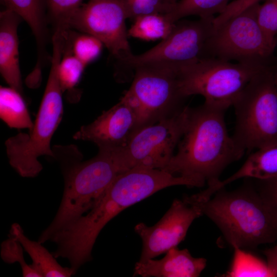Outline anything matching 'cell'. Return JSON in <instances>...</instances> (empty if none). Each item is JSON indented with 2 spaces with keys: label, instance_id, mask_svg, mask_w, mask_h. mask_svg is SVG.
I'll return each instance as SVG.
<instances>
[{
  "label": "cell",
  "instance_id": "cell-3",
  "mask_svg": "<svg viewBox=\"0 0 277 277\" xmlns=\"http://www.w3.org/2000/svg\"><path fill=\"white\" fill-rule=\"evenodd\" d=\"M120 149H98L95 156L85 161H82L83 155L76 146L64 154L59 163L64 182L62 200L38 242H50L61 229L87 212L115 177L125 171Z\"/></svg>",
  "mask_w": 277,
  "mask_h": 277
},
{
  "label": "cell",
  "instance_id": "cell-34",
  "mask_svg": "<svg viewBox=\"0 0 277 277\" xmlns=\"http://www.w3.org/2000/svg\"><path fill=\"white\" fill-rule=\"evenodd\" d=\"M167 1L168 2V3L170 4L171 6L174 7V6L175 5V4H176V3L177 2V0H167Z\"/></svg>",
  "mask_w": 277,
  "mask_h": 277
},
{
  "label": "cell",
  "instance_id": "cell-19",
  "mask_svg": "<svg viewBox=\"0 0 277 277\" xmlns=\"http://www.w3.org/2000/svg\"><path fill=\"white\" fill-rule=\"evenodd\" d=\"M8 235L14 237L21 244L24 251L30 256L32 264L42 277H70L74 275L70 267L61 266L43 244L29 239L19 224H12Z\"/></svg>",
  "mask_w": 277,
  "mask_h": 277
},
{
  "label": "cell",
  "instance_id": "cell-10",
  "mask_svg": "<svg viewBox=\"0 0 277 277\" xmlns=\"http://www.w3.org/2000/svg\"><path fill=\"white\" fill-rule=\"evenodd\" d=\"M214 18L177 21L167 36L153 48L142 54H132L117 62L116 75L123 69L132 72L143 65L180 67L206 58L207 43L214 28Z\"/></svg>",
  "mask_w": 277,
  "mask_h": 277
},
{
  "label": "cell",
  "instance_id": "cell-4",
  "mask_svg": "<svg viewBox=\"0 0 277 277\" xmlns=\"http://www.w3.org/2000/svg\"><path fill=\"white\" fill-rule=\"evenodd\" d=\"M186 202L197 205L234 249L277 242V221L251 181L231 191L223 187L205 201Z\"/></svg>",
  "mask_w": 277,
  "mask_h": 277
},
{
  "label": "cell",
  "instance_id": "cell-20",
  "mask_svg": "<svg viewBox=\"0 0 277 277\" xmlns=\"http://www.w3.org/2000/svg\"><path fill=\"white\" fill-rule=\"evenodd\" d=\"M0 117L12 128L30 130L33 125L23 95L10 87H0Z\"/></svg>",
  "mask_w": 277,
  "mask_h": 277
},
{
  "label": "cell",
  "instance_id": "cell-25",
  "mask_svg": "<svg viewBox=\"0 0 277 277\" xmlns=\"http://www.w3.org/2000/svg\"><path fill=\"white\" fill-rule=\"evenodd\" d=\"M83 0H47L48 18L52 31L69 29V22Z\"/></svg>",
  "mask_w": 277,
  "mask_h": 277
},
{
  "label": "cell",
  "instance_id": "cell-32",
  "mask_svg": "<svg viewBox=\"0 0 277 277\" xmlns=\"http://www.w3.org/2000/svg\"><path fill=\"white\" fill-rule=\"evenodd\" d=\"M269 276L277 277V243L263 251Z\"/></svg>",
  "mask_w": 277,
  "mask_h": 277
},
{
  "label": "cell",
  "instance_id": "cell-13",
  "mask_svg": "<svg viewBox=\"0 0 277 277\" xmlns=\"http://www.w3.org/2000/svg\"><path fill=\"white\" fill-rule=\"evenodd\" d=\"M203 215L196 204L175 199L163 216L155 225L148 226L143 223L134 227L142 241L140 262L153 259L183 241L193 222Z\"/></svg>",
  "mask_w": 277,
  "mask_h": 277
},
{
  "label": "cell",
  "instance_id": "cell-22",
  "mask_svg": "<svg viewBox=\"0 0 277 277\" xmlns=\"http://www.w3.org/2000/svg\"><path fill=\"white\" fill-rule=\"evenodd\" d=\"M128 31V35L145 41L164 39L170 32L174 24L164 14L154 13L136 18Z\"/></svg>",
  "mask_w": 277,
  "mask_h": 277
},
{
  "label": "cell",
  "instance_id": "cell-9",
  "mask_svg": "<svg viewBox=\"0 0 277 277\" xmlns=\"http://www.w3.org/2000/svg\"><path fill=\"white\" fill-rule=\"evenodd\" d=\"M260 4L214 26L207 45L206 57L238 63H271L277 40L268 37L258 23Z\"/></svg>",
  "mask_w": 277,
  "mask_h": 277
},
{
  "label": "cell",
  "instance_id": "cell-12",
  "mask_svg": "<svg viewBox=\"0 0 277 277\" xmlns=\"http://www.w3.org/2000/svg\"><path fill=\"white\" fill-rule=\"evenodd\" d=\"M127 18L120 0H88L72 15L68 27L97 38L118 62L132 55L127 38Z\"/></svg>",
  "mask_w": 277,
  "mask_h": 277
},
{
  "label": "cell",
  "instance_id": "cell-2",
  "mask_svg": "<svg viewBox=\"0 0 277 277\" xmlns=\"http://www.w3.org/2000/svg\"><path fill=\"white\" fill-rule=\"evenodd\" d=\"M226 110L205 103L189 107L177 152L163 170L198 180L208 187L217 183L225 168L245 152L228 132Z\"/></svg>",
  "mask_w": 277,
  "mask_h": 277
},
{
  "label": "cell",
  "instance_id": "cell-31",
  "mask_svg": "<svg viewBox=\"0 0 277 277\" xmlns=\"http://www.w3.org/2000/svg\"><path fill=\"white\" fill-rule=\"evenodd\" d=\"M263 0H234L227 6L222 13L225 19H228L238 14L248 8L257 4Z\"/></svg>",
  "mask_w": 277,
  "mask_h": 277
},
{
  "label": "cell",
  "instance_id": "cell-18",
  "mask_svg": "<svg viewBox=\"0 0 277 277\" xmlns=\"http://www.w3.org/2000/svg\"><path fill=\"white\" fill-rule=\"evenodd\" d=\"M277 176V143L258 149L251 154L240 169L227 179L203 190L206 198L218 190L240 179L265 180Z\"/></svg>",
  "mask_w": 277,
  "mask_h": 277
},
{
  "label": "cell",
  "instance_id": "cell-26",
  "mask_svg": "<svg viewBox=\"0 0 277 277\" xmlns=\"http://www.w3.org/2000/svg\"><path fill=\"white\" fill-rule=\"evenodd\" d=\"M24 249L21 244L14 237L8 235V238L1 244L0 255L2 260L7 264H19L24 277H42L33 265L28 264L25 260Z\"/></svg>",
  "mask_w": 277,
  "mask_h": 277
},
{
  "label": "cell",
  "instance_id": "cell-23",
  "mask_svg": "<svg viewBox=\"0 0 277 277\" xmlns=\"http://www.w3.org/2000/svg\"><path fill=\"white\" fill-rule=\"evenodd\" d=\"M103 43L90 34L75 32L68 29L66 31L65 49L70 52L86 67L100 54Z\"/></svg>",
  "mask_w": 277,
  "mask_h": 277
},
{
  "label": "cell",
  "instance_id": "cell-21",
  "mask_svg": "<svg viewBox=\"0 0 277 277\" xmlns=\"http://www.w3.org/2000/svg\"><path fill=\"white\" fill-rule=\"evenodd\" d=\"M234 0H180L172 11L165 15L172 24L184 17L196 15L200 18H210L221 13Z\"/></svg>",
  "mask_w": 277,
  "mask_h": 277
},
{
  "label": "cell",
  "instance_id": "cell-6",
  "mask_svg": "<svg viewBox=\"0 0 277 277\" xmlns=\"http://www.w3.org/2000/svg\"><path fill=\"white\" fill-rule=\"evenodd\" d=\"M271 66V63H233L209 57L178 67L177 71L186 97L199 94L204 103L227 110L255 75Z\"/></svg>",
  "mask_w": 277,
  "mask_h": 277
},
{
  "label": "cell",
  "instance_id": "cell-5",
  "mask_svg": "<svg viewBox=\"0 0 277 277\" xmlns=\"http://www.w3.org/2000/svg\"><path fill=\"white\" fill-rule=\"evenodd\" d=\"M52 46L49 74L33 127L28 133H18L5 142L9 164L23 177H35L39 174L43 168L38 161L40 156L54 157L50 143L64 112L58 70L64 45L55 39Z\"/></svg>",
  "mask_w": 277,
  "mask_h": 277
},
{
  "label": "cell",
  "instance_id": "cell-29",
  "mask_svg": "<svg viewBox=\"0 0 277 277\" xmlns=\"http://www.w3.org/2000/svg\"><path fill=\"white\" fill-rule=\"evenodd\" d=\"M257 20L265 34L272 39H276L277 34V0H264L259 4Z\"/></svg>",
  "mask_w": 277,
  "mask_h": 277
},
{
  "label": "cell",
  "instance_id": "cell-16",
  "mask_svg": "<svg viewBox=\"0 0 277 277\" xmlns=\"http://www.w3.org/2000/svg\"><path fill=\"white\" fill-rule=\"evenodd\" d=\"M22 21L18 14L9 9L0 12V73L9 87L23 95L17 34Z\"/></svg>",
  "mask_w": 277,
  "mask_h": 277
},
{
  "label": "cell",
  "instance_id": "cell-11",
  "mask_svg": "<svg viewBox=\"0 0 277 277\" xmlns=\"http://www.w3.org/2000/svg\"><path fill=\"white\" fill-rule=\"evenodd\" d=\"M189 110L185 106L170 117L136 130L120 151L125 170L136 167L163 170L184 133Z\"/></svg>",
  "mask_w": 277,
  "mask_h": 277
},
{
  "label": "cell",
  "instance_id": "cell-27",
  "mask_svg": "<svg viewBox=\"0 0 277 277\" xmlns=\"http://www.w3.org/2000/svg\"><path fill=\"white\" fill-rule=\"evenodd\" d=\"M86 66L64 49L58 66V77L63 92L72 90L79 82Z\"/></svg>",
  "mask_w": 277,
  "mask_h": 277
},
{
  "label": "cell",
  "instance_id": "cell-14",
  "mask_svg": "<svg viewBox=\"0 0 277 277\" xmlns=\"http://www.w3.org/2000/svg\"><path fill=\"white\" fill-rule=\"evenodd\" d=\"M138 129L136 114L122 97L92 123L83 125L73 135L75 140L92 142L98 149H122Z\"/></svg>",
  "mask_w": 277,
  "mask_h": 277
},
{
  "label": "cell",
  "instance_id": "cell-33",
  "mask_svg": "<svg viewBox=\"0 0 277 277\" xmlns=\"http://www.w3.org/2000/svg\"><path fill=\"white\" fill-rule=\"evenodd\" d=\"M274 79L275 84L277 87V65L276 67H275V69H274Z\"/></svg>",
  "mask_w": 277,
  "mask_h": 277
},
{
  "label": "cell",
  "instance_id": "cell-1",
  "mask_svg": "<svg viewBox=\"0 0 277 277\" xmlns=\"http://www.w3.org/2000/svg\"><path fill=\"white\" fill-rule=\"evenodd\" d=\"M193 179L161 169L133 168L120 173L87 212L70 223L52 238L53 254L66 259L77 271L92 259V251L101 230L124 209L165 188L196 187Z\"/></svg>",
  "mask_w": 277,
  "mask_h": 277
},
{
  "label": "cell",
  "instance_id": "cell-8",
  "mask_svg": "<svg viewBox=\"0 0 277 277\" xmlns=\"http://www.w3.org/2000/svg\"><path fill=\"white\" fill-rule=\"evenodd\" d=\"M133 71L132 83L122 98L134 109L138 129L170 117L185 107L187 97L182 90L177 68L143 65Z\"/></svg>",
  "mask_w": 277,
  "mask_h": 277
},
{
  "label": "cell",
  "instance_id": "cell-28",
  "mask_svg": "<svg viewBox=\"0 0 277 277\" xmlns=\"http://www.w3.org/2000/svg\"><path fill=\"white\" fill-rule=\"evenodd\" d=\"M125 8L127 18H136L150 14H167L173 6L167 0H120Z\"/></svg>",
  "mask_w": 277,
  "mask_h": 277
},
{
  "label": "cell",
  "instance_id": "cell-17",
  "mask_svg": "<svg viewBox=\"0 0 277 277\" xmlns=\"http://www.w3.org/2000/svg\"><path fill=\"white\" fill-rule=\"evenodd\" d=\"M6 8L18 14L29 26L34 36L36 49V67L42 68L50 61L47 46L51 38L48 18L47 0H1Z\"/></svg>",
  "mask_w": 277,
  "mask_h": 277
},
{
  "label": "cell",
  "instance_id": "cell-7",
  "mask_svg": "<svg viewBox=\"0 0 277 277\" xmlns=\"http://www.w3.org/2000/svg\"><path fill=\"white\" fill-rule=\"evenodd\" d=\"M272 66L255 75L232 106L233 137L245 152L277 143V87Z\"/></svg>",
  "mask_w": 277,
  "mask_h": 277
},
{
  "label": "cell",
  "instance_id": "cell-30",
  "mask_svg": "<svg viewBox=\"0 0 277 277\" xmlns=\"http://www.w3.org/2000/svg\"><path fill=\"white\" fill-rule=\"evenodd\" d=\"M253 180L256 190L277 221V176L265 180Z\"/></svg>",
  "mask_w": 277,
  "mask_h": 277
},
{
  "label": "cell",
  "instance_id": "cell-24",
  "mask_svg": "<svg viewBox=\"0 0 277 277\" xmlns=\"http://www.w3.org/2000/svg\"><path fill=\"white\" fill-rule=\"evenodd\" d=\"M233 263L228 276H269L266 262L244 250L235 248Z\"/></svg>",
  "mask_w": 277,
  "mask_h": 277
},
{
  "label": "cell",
  "instance_id": "cell-15",
  "mask_svg": "<svg viewBox=\"0 0 277 277\" xmlns=\"http://www.w3.org/2000/svg\"><path fill=\"white\" fill-rule=\"evenodd\" d=\"M207 260L194 258L187 249L172 248L160 260L138 261L133 276L143 277H198L206 267Z\"/></svg>",
  "mask_w": 277,
  "mask_h": 277
}]
</instances>
